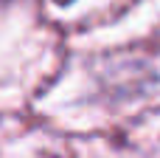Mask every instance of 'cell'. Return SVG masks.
I'll return each instance as SVG.
<instances>
[{"instance_id":"obj_1","label":"cell","mask_w":160,"mask_h":158,"mask_svg":"<svg viewBox=\"0 0 160 158\" xmlns=\"http://www.w3.org/2000/svg\"><path fill=\"white\" fill-rule=\"evenodd\" d=\"M59 3H70V0H59Z\"/></svg>"}]
</instances>
